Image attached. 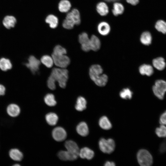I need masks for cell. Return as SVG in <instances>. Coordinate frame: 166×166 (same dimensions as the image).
I'll list each match as a JSON object with an SVG mask.
<instances>
[{
	"instance_id": "obj_1",
	"label": "cell",
	"mask_w": 166,
	"mask_h": 166,
	"mask_svg": "<svg viewBox=\"0 0 166 166\" xmlns=\"http://www.w3.org/2000/svg\"><path fill=\"white\" fill-rule=\"evenodd\" d=\"M68 79V71L67 69L59 67L53 68L47 80V86L50 89L54 90L56 87L55 82L57 81L61 88H65Z\"/></svg>"
},
{
	"instance_id": "obj_2",
	"label": "cell",
	"mask_w": 166,
	"mask_h": 166,
	"mask_svg": "<svg viewBox=\"0 0 166 166\" xmlns=\"http://www.w3.org/2000/svg\"><path fill=\"white\" fill-rule=\"evenodd\" d=\"M66 53L65 49L61 46L58 45L54 47L52 57L54 63L56 66L60 68H65L69 65L70 59L66 55Z\"/></svg>"
},
{
	"instance_id": "obj_3",
	"label": "cell",
	"mask_w": 166,
	"mask_h": 166,
	"mask_svg": "<svg viewBox=\"0 0 166 166\" xmlns=\"http://www.w3.org/2000/svg\"><path fill=\"white\" fill-rule=\"evenodd\" d=\"M103 69L100 65H94L89 69V75L90 78L95 84L99 86H104L106 84L108 80L107 75L102 74Z\"/></svg>"
},
{
	"instance_id": "obj_4",
	"label": "cell",
	"mask_w": 166,
	"mask_h": 166,
	"mask_svg": "<svg viewBox=\"0 0 166 166\" xmlns=\"http://www.w3.org/2000/svg\"><path fill=\"white\" fill-rule=\"evenodd\" d=\"M81 22L80 13L76 9H73L66 15L62 23V26L64 28L70 30L75 25H78Z\"/></svg>"
},
{
	"instance_id": "obj_5",
	"label": "cell",
	"mask_w": 166,
	"mask_h": 166,
	"mask_svg": "<svg viewBox=\"0 0 166 166\" xmlns=\"http://www.w3.org/2000/svg\"><path fill=\"white\" fill-rule=\"evenodd\" d=\"M138 162L142 166H149L153 163V158L151 154L147 150H140L137 155Z\"/></svg>"
},
{
	"instance_id": "obj_6",
	"label": "cell",
	"mask_w": 166,
	"mask_h": 166,
	"mask_svg": "<svg viewBox=\"0 0 166 166\" xmlns=\"http://www.w3.org/2000/svg\"><path fill=\"white\" fill-rule=\"evenodd\" d=\"M99 147L103 152L110 154L114 150L115 144L114 140L112 139H106L104 138L100 139L99 142Z\"/></svg>"
},
{
	"instance_id": "obj_7",
	"label": "cell",
	"mask_w": 166,
	"mask_h": 166,
	"mask_svg": "<svg viewBox=\"0 0 166 166\" xmlns=\"http://www.w3.org/2000/svg\"><path fill=\"white\" fill-rule=\"evenodd\" d=\"M154 95L159 99H163L166 92V81L163 80H157L152 87Z\"/></svg>"
},
{
	"instance_id": "obj_8",
	"label": "cell",
	"mask_w": 166,
	"mask_h": 166,
	"mask_svg": "<svg viewBox=\"0 0 166 166\" xmlns=\"http://www.w3.org/2000/svg\"><path fill=\"white\" fill-rule=\"evenodd\" d=\"M40 63L41 61L39 60L31 55L28 59V62L24 64L33 74H35L39 70Z\"/></svg>"
},
{
	"instance_id": "obj_9",
	"label": "cell",
	"mask_w": 166,
	"mask_h": 166,
	"mask_svg": "<svg viewBox=\"0 0 166 166\" xmlns=\"http://www.w3.org/2000/svg\"><path fill=\"white\" fill-rule=\"evenodd\" d=\"M79 42L83 50L88 52L91 50L90 38L86 33L83 32L79 35Z\"/></svg>"
},
{
	"instance_id": "obj_10",
	"label": "cell",
	"mask_w": 166,
	"mask_h": 166,
	"mask_svg": "<svg viewBox=\"0 0 166 166\" xmlns=\"http://www.w3.org/2000/svg\"><path fill=\"white\" fill-rule=\"evenodd\" d=\"M53 139L57 141H61L66 137L67 134L65 131L62 128L58 127L54 128L52 132Z\"/></svg>"
},
{
	"instance_id": "obj_11",
	"label": "cell",
	"mask_w": 166,
	"mask_h": 166,
	"mask_svg": "<svg viewBox=\"0 0 166 166\" xmlns=\"http://www.w3.org/2000/svg\"><path fill=\"white\" fill-rule=\"evenodd\" d=\"M65 146L67 151L79 156L80 150L77 145L74 141L71 140H67L65 142Z\"/></svg>"
},
{
	"instance_id": "obj_12",
	"label": "cell",
	"mask_w": 166,
	"mask_h": 166,
	"mask_svg": "<svg viewBox=\"0 0 166 166\" xmlns=\"http://www.w3.org/2000/svg\"><path fill=\"white\" fill-rule=\"evenodd\" d=\"M58 156L63 160H76L78 156L67 151H61L58 153Z\"/></svg>"
},
{
	"instance_id": "obj_13",
	"label": "cell",
	"mask_w": 166,
	"mask_h": 166,
	"mask_svg": "<svg viewBox=\"0 0 166 166\" xmlns=\"http://www.w3.org/2000/svg\"><path fill=\"white\" fill-rule=\"evenodd\" d=\"M94 152L87 147H84L80 150L79 156L82 159L91 160L94 156Z\"/></svg>"
},
{
	"instance_id": "obj_14",
	"label": "cell",
	"mask_w": 166,
	"mask_h": 166,
	"mask_svg": "<svg viewBox=\"0 0 166 166\" xmlns=\"http://www.w3.org/2000/svg\"><path fill=\"white\" fill-rule=\"evenodd\" d=\"M99 33L101 35L105 36L108 35L110 31V27L109 24L105 22L99 23L97 26Z\"/></svg>"
},
{
	"instance_id": "obj_15",
	"label": "cell",
	"mask_w": 166,
	"mask_h": 166,
	"mask_svg": "<svg viewBox=\"0 0 166 166\" xmlns=\"http://www.w3.org/2000/svg\"><path fill=\"white\" fill-rule=\"evenodd\" d=\"M78 133L83 136H87L89 134V130L87 125L84 122H80L76 127Z\"/></svg>"
},
{
	"instance_id": "obj_16",
	"label": "cell",
	"mask_w": 166,
	"mask_h": 166,
	"mask_svg": "<svg viewBox=\"0 0 166 166\" xmlns=\"http://www.w3.org/2000/svg\"><path fill=\"white\" fill-rule=\"evenodd\" d=\"M16 22L15 18L12 16H7L4 18L3 24L7 29H10L14 27Z\"/></svg>"
},
{
	"instance_id": "obj_17",
	"label": "cell",
	"mask_w": 166,
	"mask_h": 166,
	"mask_svg": "<svg viewBox=\"0 0 166 166\" xmlns=\"http://www.w3.org/2000/svg\"><path fill=\"white\" fill-rule=\"evenodd\" d=\"M8 114L12 117H16L20 113V109L19 107L15 104L9 105L7 108Z\"/></svg>"
},
{
	"instance_id": "obj_18",
	"label": "cell",
	"mask_w": 166,
	"mask_h": 166,
	"mask_svg": "<svg viewBox=\"0 0 166 166\" xmlns=\"http://www.w3.org/2000/svg\"><path fill=\"white\" fill-rule=\"evenodd\" d=\"M90 49L94 51L98 50L101 47V42L99 38L95 35H92L90 38Z\"/></svg>"
},
{
	"instance_id": "obj_19",
	"label": "cell",
	"mask_w": 166,
	"mask_h": 166,
	"mask_svg": "<svg viewBox=\"0 0 166 166\" xmlns=\"http://www.w3.org/2000/svg\"><path fill=\"white\" fill-rule=\"evenodd\" d=\"M96 10L98 13L101 15L105 16L109 13V8L106 3L103 2L98 3L96 6Z\"/></svg>"
},
{
	"instance_id": "obj_20",
	"label": "cell",
	"mask_w": 166,
	"mask_h": 166,
	"mask_svg": "<svg viewBox=\"0 0 166 166\" xmlns=\"http://www.w3.org/2000/svg\"><path fill=\"white\" fill-rule=\"evenodd\" d=\"M139 71L142 75H146L149 76L153 73V70L152 66L149 65L143 64L140 67Z\"/></svg>"
},
{
	"instance_id": "obj_21",
	"label": "cell",
	"mask_w": 166,
	"mask_h": 166,
	"mask_svg": "<svg viewBox=\"0 0 166 166\" xmlns=\"http://www.w3.org/2000/svg\"><path fill=\"white\" fill-rule=\"evenodd\" d=\"M71 5L68 0H61L58 4V8L60 12L62 13L68 12L70 9Z\"/></svg>"
},
{
	"instance_id": "obj_22",
	"label": "cell",
	"mask_w": 166,
	"mask_h": 166,
	"mask_svg": "<svg viewBox=\"0 0 166 166\" xmlns=\"http://www.w3.org/2000/svg\"><path fill=\"white\" fill-rule=\"evenodd\" d=\"M154 67L159 70L164 69L166 65L164 59L162 57H159L154 59L152 61Z\"/></svg>"
},
{
	"instance_id": "obj_23",
	"label": "cell",
	"mask_w": 166,
	"mask_h": 166,
	"mask_svg": "<svg viewBox=\"0 0 166 166\" xmlns=\"http://www.w3.org/2000/svg\"><path fill=\"white\" fill-rule=\"evenodd\" d=\"M45 22L49 25V27L53 29L57 27L58 23V18L55 15L53 14L48 15L46 18Z\"/></svg>"
},
{
	"instance_id": "obj_24",
	"label": "cell",
	"mask_w": 166,
	"mask_h": 166,
	"mask_svg": "<svg viewBox=\"0 0 166 166\" xmlns=\"http://www.w3.org/2000/svg\"><path fill=\"white\" fill-rule=\"evenodd\" d=\"M100 126L103 129L109 130L112 127V124L108 118L105 116L102 117L99 121Z\"/></svg>"
},
{
	"instance_id": "obj_25",
	"label": "cell",
	"mask_w": 166,
	"mask_h": 166,
	"mask_svg": "<svg viewBox=\"0 0 166 166\" xmlns=\"http://www.w3.org/2000/svg\"><path fill=\"white\" fill-rule=\"evenodd\" d=\"M87 102L85 99L81 96L77 98L75 108L76 110L81 111L85 109L86 108Z\"/></svg>"
},
{
	"instance_id": "obj_26",
	"label": "cell",
	"mask_w": 166,
	"mask_h": 166,
	"mask_svg": "<svg viewBox=\"0 0 166 166\" xmlns=\"http://www.w3.org/2000/svg\"><path fill=\"white\" fill-rule=\"evenodd\" d=\"M152 37L150 32H144L142 33L140 37V41L143 44L148 45L151 43Z\"/></svg>"
},
{
	"instance_id": "obj_27",
	"label": "cell",
	"mask_w": 166,
	"mask_h": 166,
	"mask_svg": "<svg viewBox=\"0 0 166 166\" xmlns=\"http://www.w3.org/2000/svg\"><path fill=\"white\" fill-rule=\"evenodd\" d=\"M10 158L13 160L17 161L21 160L23 158L22 153L17 149H12L9 152Z\"/></svg>"
},
{
	"instance_id": "obj_28",
	"label": "cell",
	"mask_w": 166,
	"mask_h": 166,
	"mask_svg": "<svg viewBox=\"0 0 166 166\" xmlns=\"http://www.w3.org/2000/svg\"><path fill=\"white\" fill-rule=\"evenodd\" d=\"M124 10L123 5L119 2H115L113 5L112 12L115 16H117L122 14Z\"/></svg>"
},
{
	"instance_id": "obj_29",
	"label": "cell",
	"mask_w": 166,
	"mask_h": 166,
	"mask_svg": "<svg viewBox=\"0 0 166 166\" xmlns=\"http://www.w3.org/2000/svg\"><path fill=\"white\" fill-rule=\"evenodd\" d=\"M12 67V65L9 59L4 57L0 59V68L2 70L6 71L11 69Z\"/></svg>"
},
{
	"instance_id": "obj_30",
	"label": "cell",
	"mask_w": 166,
	"mask_h": 166,
	"mask_svg": "<svg viewBox=\"0 0 166 166\" xmlns=\"http://www.w3.org/2000/svg\"><path fill=\"white\" fill-rule=\"evenodd\" d=\"M45 119L48 124L51 125H55L58 120V117L57 114L53 113L47 114Z\"/></svg>"
},
{
	"instance_id": "obj_31",
	"label": "cell",
	"mask_w": 166,
	"mask_h": 166,
	"mask_svg": "<svg viewBox=\"0 0 166 166\" xmlns=\"http://www.w3.org/2000/svg\"><path fill=\"white\" fill-rule=\"evenodd\" d=\"M41 62L48 68H50L53 65L54 62L52 57L48 55H44L41 58Z\"/></svg>"
},
{
	"instance_id": "obj_32",
	"label": "cell",
	"mask_w": 166,
	"mask_h": 166,
	"mask_svg": "<svg viewBox=\"0 0 166 166\" xmlns=\"http://www.w3.org/2000/svg\"><path fill=\"white\" fill-rule=\"evenodd\" d=\"M44 100L46 104L50 106H54L57 103L54 95L51 93L47 94L44 97Z\"/></svg>"
},
{
	"instance_id": "obj_33",
	"label": "cell",
	"mask_w": 166,
	"mask_h": 166,
	"mask_svg": "<svg viewBox=\"0 0 166 166\" xmlns=\"http://www.w3.org/2000/svg\"><path fill=\"white\" fill-rule=\"evenodd\" d=\"M156 29L159 32L166 34V22L162 20L158 21L155 25Z\"/></svg>"
},
{
	"instance_id": "obj_34",
	"label": "cell",
	"mask_w": 166,
	"mask_h": 166,
	"mask_svg": "<svg viewBox=\"0 0 166 166\" xmlns=\"http://www.w3.org/2000/svg\"><path fill=\"white\" fill-rule=\"evenodd\" d=\"M132 93L128 88L122 89L120 93V97L124 99H131L132 97Z\"/></svg>"
},
{
	"instance_id": "obj_35",
	"label": "cell",
	"mask_w": 166,
	"mask_h": 166,
	"mask_svg": "<svg viewBox=\"0 0 166 166\" xmlns=\"http://www.w3.org/2000/svg\"><path fill=\"white\" fill-rule=\"evenodd\" d=\"M155 133L159 137H166V126L165 125L161 124L159 127L156 129Z\"/></svg>"
},
{
	"instance_id": "obj_36",
	"label": "cell",
	"mask_w": 166,
	"mask_h": 166,
	"mask_svg": "<svg viewBox=\"0 0 166 166\" xmlns=\"http://www.w3.org/2000/svg\"><path fill=\"white\" fill-rule=\"evenodd\" d=\"M159 122L161 124L166 125V111L163 113L160 116Z\"/></svg>"
},
{
	"instance_id": "obj_37",
	"label": "cell",
	"mask_w": 166,
	"mask_h": 166,
	"mask_svg": "<svg viewBox=\"0 0 166 166\" xmlns=\"http://www.w3.org/2000/svg\"><path fill=\"white\" fill-rule=\"evenodd\" d=\"M159 151L161 153H163L166 152V139H165L160 144Z\"/></svg>"
},
{
	"instance_id": "obj_38",
	"label": "cell",
	"mask_w": 166,
	"mask_h": 166,
	"mask_svg": "<svg viewBox=\"0 0 166 166\" xmlns=\"http://www.w3.org/2000/svg\"><path fill=\"white\" fill-rule=\"evenodd\" d=\"M128 3L132 5H136L139 2V0H126Z\"/></svg>"
},
{
	"instance_id": "obj_39",
	"label": "cell",
	"mask_w": 166,
	"mask_h": 166,
	"mask_svg": "<svg viewBox=\"0 0 166 166\" xmlns=\"http://www.w3.org/2000/svg\"><path fill=\"white\" fill-rule=\"evenodd\" d=\"M5 90V87L3 85L0 84V96L4 95Z\"/></svg>"
},
{
	"instance_id": "obj_40",
	"label": "cell",
	"mask_w": 166,
	"mask_h": 166,
	"mask_svg": "<svg viewBox=\"0 0 166 166\" xmlns=\"http://www.w3.org/2000/svg\"><path fill=\"white\" fill-rule=\"evenodd\" d=\"M105 166H114L115 165V164L113 162L109 161H106L104 165Z\"/></svg>"
},
{
	"instance_id": "obj_41",
	"label": "cell",
	"mask_w": 166,
	"mask_h": 166,
	"mask_svg": "<svg viewBox=\"0 0 166 166\" xmlns=\"http://www.w3.org/2000/svg\"><path fill=\"white\" fill-rule=\"evenodd\" d=\"M104 0L108 2H116L119 0Z\"/></svg>"
},
{
	"instance_id": "obj_42",
	"label": "cell",
	"mask_w": 166,
	"mask_h": 166,
	"mask_svg": "<svg viewBox=\"0 0 166 166\" xmlns=\"http://www.w3.org/2000/svg\"><path fill=\"white\" fill-rule=\"evenodd\" d=\"M14 166H19L20 165L19 164H14Z\"/></svg>"
}]
</instances>
